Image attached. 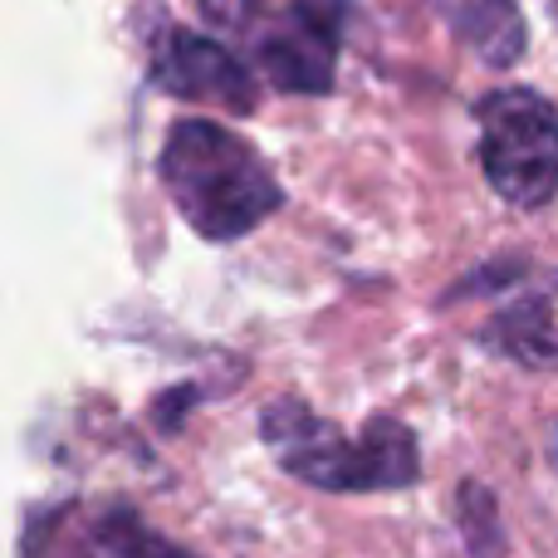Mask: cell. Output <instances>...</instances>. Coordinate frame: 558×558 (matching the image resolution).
<instances>
[{"label": "cell", "mask_w": 558, "mask_h": 558, "mask_svg": "<svg viewBox=\"0 0 558 558\" xmlns=\"http://www.w3.org/2000/svg\"><path fill=\"white\" fill-rule=\"evenodd\" d=\"M465 35H471L475 54L495 69L514 64L524 54V20L514 0H475L465 10Z\"/></svg>", "instance_id": "cell-7"}, {"label": "cell", "mask_w": 558, "mask_h": 558, "mask_svg": "<svg viewBox=\"0 0 558 558\" xmlns=\"http://www.w3.org/2000/svg\"><path fill=\"white\" fill-rule=\"evenodd\" d=\"M481 348H490L495 357H514L524 367H558V279L554 289L544 284L505 304L481 328Z\"/></svg>", "instance_id": "cell-6"}, {"label": "cell", "mask_w": 558, "mask_h": 558, "mask_svg": "<svg viewBox=\"0 0 558 558\" xmlns=\"http://www.w3.org/2000/svg\"><path fill=\"white\" fill-rule=\"evenodd\" d=\"M260 436L275 461L314 490L373 495L407 490V485L422 481L416 432L397 416H373L357 436H348L343 426L318 416L299 397H275L260 412Z\"/></svg>", "instance_id": "cell-2"}, {"label": "cell", "mask_w": 558, "mask_h": 558, "mask_svg": "<svg viewBox=\"0 0 558 558\" xmlns=\"http://www.w3.org/2000/svg\"><path fill=\"white\" fill-rule=\"evenodd\" d=\"M549 451H554V465H558V432H554V446H549Z\"/></svg>", "instance_id": "cell-10"}, {"label": "cell", "mask_w": 558, "mask_h": 558, "mask_svg": "<svg viewBox=\"0 0 558 558\" xmlns=\"http://www.w3.org/2000/svg\"><path fill=\"white\" fill-rule=\"evenodd\" d=\"M157 172L182 221L202 241H241L284 202L265 157L211 118H182L167 133Z\"/></svg>", "instance_id": "cell-1"}, {"label": "cell", "mask_w": 558, "mask_h": 558, "mask_svg": "<svg viewBox=\"0 0 558 558\" xmlns=\"http://www.w3.org/2000/svg\"><path fill=\"white\" fill-rule=\"evenodd\" d=\"M481 172L495 196L539 211L558 196V108L534 88H495L475 108Z\"/></svg>", "instance_id": "cell-4"}, {"label": "cell", "mask_w": 558, "mask_h": 558, "mask_svg": "<svg viewBox=\"0 0 558 558\" xmlns=\"http://www.w3.org/2000/svg\"><path fill=\"white\" fill-rule=\"evenodd\" d=\"M153 84L186 104H221L235 113L255 108V78L221 39L192 35V29H167L153 54Z\"/></svg>", "instance_id": "cell-5"}, {"label": "cell", "mask_w": 558, "mask_h": 558, "mask_svg": "<svg viewBox=\"0 0 558 558\" xmlns=\"http://www.w3.org/2000/svg\"><path fill=\"white\" fill-rule=\"evenodd\" d=\"M206 20L251 39L260 74L284 94H324L338 64V0H202Z\"/></svg>", "instance_id": "cell-3"}, {"label": "cell", "mask_w": 558, "mask_h": 558, "mask_svg": "<svg viewBox=\"0 0 558 558\" xmlns=\"http://www.w3.org/2000/svg\"><path fill=\"white\" fill-rule=\"evenodd\" d=\"M94 544L104 558H196L182 544L167 539V534H157L153 524H143L137 510H108L94 524Z\"/></svg>", "instance_id": "cell-8"}, {"label": "cell", "mask_w": 558, "mask_h": 558, "mask_svg": "<svg viewBox=\"0 0 558 558\" xmlns=\"http://www.w3.org/2000/svg\"><path fill=\"white\" fill-rule=\"evenodd\" d=\"M456 514H461V539L471 558H505L510 549V534L500 524V505L485 490L481 481H465L461 495H456Z\"/></svg>", "instance_id": "cell-9"}]
</instances>
